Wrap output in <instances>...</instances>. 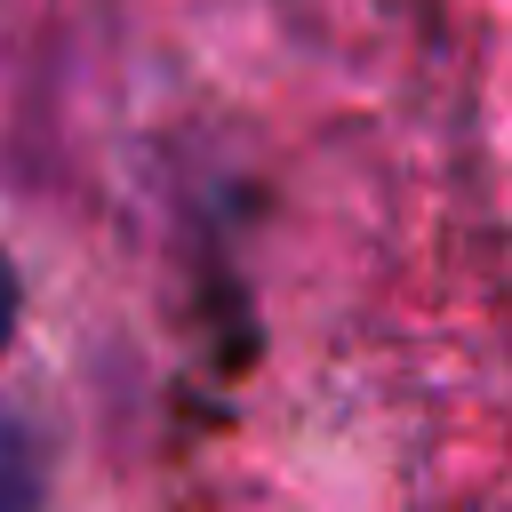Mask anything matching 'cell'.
<instances>
[{"label":"cell","mask_w":512,"mask_h":512,"mask_svg":"<svg viewBox=\"0 0 512 512\" xmlns=\"http://www.w3.org/2000/svg\"><path fill=\"white\" fill-rule=\"evenodd\" d=\"M40 496H48V456H40V440H32L16 416H0V512H40Z\"/></svg>","instance_id":"cell-1"},{"label":"cell","mask_w":512,"mask_h":512,"mask_svg":"<svg viewBox=\"0 0 512 512\" xmlns=\"http://www.w3.org/2000/svg\"><path fill=\"white\" fill-rule=\"evenodd\" d=\"M16 264H8V248H0V352H8V336H16Z\"/></svg>","instance_id":"cell-2"}]
</instances>
